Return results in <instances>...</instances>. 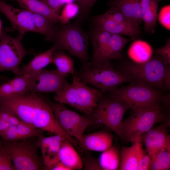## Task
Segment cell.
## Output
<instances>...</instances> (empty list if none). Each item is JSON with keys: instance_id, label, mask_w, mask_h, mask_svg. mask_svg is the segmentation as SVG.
Returning <instances> with one entry per match:
<instances>
[{"instance_id": "cell-1", "label": "cell", "mask_w": 170, "mask_h": 170, "mask_svg": "<svg viewBox=\"0 0 170 170\" xmlns=\"http://www.w3.org/2000/svg\"><path fill=\"white\" fill-rule=\"evenodd\" d=\"M0 106L12 110L20 120L30 126L55 134L60 135L77 147V141L61 129L51 107L37 93H30L18 96L0 97Z\"/></svg>"}, {"instance_id": "cell-2", "label": "cell", "mask_w": 170, "mask_h": 170, "mask_svg": "<svg viewBox=\"0 0 170 170\" xmlns=\"http://www.w3.org/2000/svg\"><path fill=\"white\" fill-rule=\"evenodd\" d=\"M162 103L132 109L130 116L122 121L120 127V139L125 142L140 141L142 135L156 123L170 118Z\"/></svg>"}, {"instance_id": "cell-3", "label": "cell", "mask_w": 170, "mask_h": 170, "mask_svg": "<svg viewBox=\"0 0 170 170\" xmlns=\"http://www.w3.org/2000/svg\"><path fill=\"white\" fill-rule=\"evenodd\" d=\"M0 12L9 20L22 37L26 32H33L42 34L46 40L53 42L58 27L48 19L27 10L14 7L2 0H0Z\"/></svg>"}, {"instance_id": "cell-4", "label": "cell", "mask_w": 170, "mask_h": 170, "mask_svg": "<svg viewBox=\"0 0 170 170\" xmlns=\"http://www.w3.org/2000/svg\"><path fill=\"white\" fill-rule=\"evenodd\" d=\"M73 75L85 84L98 88L103 95L123 83L133 81L124 73L115 69L110 61L97 65H92L88 61L82 63Z\"/></svg>"}, {"instance_id": "cell-5", "label": "cell", "mask_w": 170, "mask_h": 170, "mask_svg": "<svg viewBox=\"0 0 170 170\" xmlns=\"http://www.w3.org/2000/svg\"><path fill=\"white\" fill-rule=\"evenodd\" d=\"M161 58H151L144 63H126L123 66V73L137 82L155 88L170 90V70Z\"/></svg>"}, {"instance_id": "cell-6", "label": "cell", "mask_w": 170, "mask_h": 170, "mask_svg": "<svg viewBox=\"0 0 170 170\" xmlns=\"http://www.w3.org/2000/svg\"><path fill=\"white\" fill-rule=\"evenodd\" d=\"M81 24L76 21L58 27L53 42L55 50H66L84 63L89 58L88 47L90 34L82 28Z\"/></svg>"}, {"instance_id": "cell-7", "label": "cell", "mask_w": 170, "mask_h": 170, "mask_svg": "<svg viewBox=\"0 0 170 170\" xmlns=\"http://www.w3.org/2000/svg\"><path fill=\"white\" fill-rule=\"evenodd\" d=\"M131 106L128 103L117 99L107 92L88 114L84 116L93 124H103L113 131L120 139V127L124 116Z\"/></svg>"}, {"instance_id": "cell-8", "label": "cell", "mask_w": 170, "mask_h": 170, "mask_svg": "<svg viewBox=\"0 0 170 170\" xmlns=\"http://www.w3.org/2000/svg\"><path fill=\"white\" fill-rule=\"evenodd\" d=\"M103 95L99 90L88 86L73 75L72 83L55 94L54 99L57 102L69 105L87 115L96 106Z\"/></svg>"}, {"instance_id": "cell-9", "label": "cell", "mask_w": 170, "mask_h": 170, "mask_svg": "<svg viewBox=\"0 0 170 170\" xmlns=\"http://www.w3.org/2000/svg\"><path fill=\"white\" fill-rule=\"evenodd\" d=\"M0 142L10 156L16 170H45L42 157L38 153L37 137Z\"/></svg>"}, {"instance_id": "cell-10", "label": "cell", "mask_w": 170, "mask_h": 170, "mask_svg": "<svg viewBox=\"0 0 170 170\" xmlns=\"http://www.w3.org/2000/svg\"><path fill=\"white\" fill-rule=\"evenodd\" d=\"M130 82L108 92L114 98L129 104L131 109L163 103L165 95L161 91L134 80Z\"/></svg>"}, {"instance_id": "cell-11", "label": "cell", "mask_w": 170, "mask_h": 170, "mask_svg": "<svg viewBox=\"0 0 170 170\" xmlns=\"http://www.w3.org/2000/svg\"><path fill=\"white\" fill-rule=\"evenodd\" d=\"M52 108L55 118L63 130L69 136L76 139L82 146L84 132L92 122L84 115H81L67 108L65 104L54 102L43 97Z\"/></svg>"}, {"instance_id": "cell-12", "label": "cell", "mask_w": 170, "mask_h": 170, "mask_svg": "<svg viewBox=\"0 0 170 170\" xmlns=\"http://www.w3.org/2000/svg\"><path fill=\"white\" fill-rule=\"evenodd\" d=\"M6 31L3 29L0 36V72L10 71L16 75L23 59L29 53L21 43V37H12Z\"/></svg>"}, {"instance_id": "cell-13", "label": "cell", "mask_w": 170, "mask_h": 170, "mask_svg": "<svg viewBox=\"0 0 170 170\" xmlns=\"http://www.w3.org/2000/svg\"><path fill=\"white\" fill-rule=\"evenodd\" d=\"M68 76L57 69H42L32 75L31 93H59L70 85L67 79Z\"/></svg>"}, {"instance_id": "cell-14", "label": "cell", "mask_w": 170, "mask_h": 170, "mask_svg": "<svg viewBox=\"0 0 170 170\" xmlns=\"http://www.w3.org/2000/svg\"><path fill=\"white\" fill-rule=\"evenodd\" d=\"M161 122L159 126L143 134L140 138L141 142H144L151 159L162 149L170 150V136L168 133L170 118Z\"/></svg>"}, {"instance_id": "cell-15", "label": "cell", "mask_w": 170, "mask_h": 170, "mask_svg": "<svg viewBox=\"0 0 170 170\" xmlns=\"http://www.w3.org/2000/svg\"><path fill=\"white\" fill-rule=\"evenodd\" d=\"M93 48L91 61L93 65H97L110 60L112 34L100 29L90 27L89 31Z\"/></svg>"}, {"instance_id": "cell-16", "label": "cell", "mask_w": 170, "mask_h": 170, "mask_svg": "<svg viewBox=\"0 0 170 170\" xmlns=\"http://www.w3.org/2000/svg\"><path fill=\"white\" fill-rule=\"evenodd\" d=\"M89 21L90 27L103 30L111 34L128 36L132 39L137 38L140 33L139 27L119 23L105 13L92 17Z\"/></svg>"}, {"instance_id": "cell-17", "label": "cell", "mask_w": 170, "mask_h": 170, "mask_svg": "<svg viewBox=\"0 0 170 170\" xmlns=\"http://www.w3.org/2000/svg\"><path fill=\"white\" fill-rule=\"evenodd\" d=\"M65 139L59 134L48 137L43 135L37 137L38 144L42 153L45 170H51L52 166L59 161V151L61 144Z\"/></svg>"}, {"instance_id": "cell-18", "label": "cell", "mask_w": 170, "mask_h": 170, "mask_svg": "<svg viewBox=\"0 0 170 170\" xmlns=\"http://www.w3.org/2000/svg\"><path fill=\"white\" fill-rule=\"evenodd\" d=\"M45 131L33 127L22 121L18 124L10 126L7 129L0 133L1 140L16 141L44 135Z\"/></svg>"}, {"instance_id": "cell-19", "label": "cell", "mask_w": 170, "mask_h": 170, "mask_svg": "<svg viewBox=\"0 0 170 170\" xmlns=\"http://www.w3.org/2000/svg\"><path fill=\"white\" fill-rule=\"evenodd\" d=\"M32 82L31 75H16L0 86V97L20 96L31 93Z\"/></svg>"}, {"instance_id": "cell-20", "label": "cell", "mask_w": 170, "mask_h": 170, "mask_svg": "<svg viewBox=\"0 0 170 170\" xmlns=\"http://www.w3.org/2000/svg\"><path fill=\"white\" fill-rule=\"evenodd\" d=\"M114 136L105 131L83 135L82 147L85 150L103 151L112 145Z\"/></svg>"}, {"instance_id": "cell-21", "label": "cell", "mask_w": 170, "mask_h": 170, "mask_svg": "<svg viewBox=\"0 0 170 170\" xmlns=\"http://www.w3.org/2000/svg\"><path fill=\"white\" fill-rule=\"evenodd\" d=\"M68 140L62 142L58 153L59 161L72 170H81L83 167L82 158Z\"/></svg>"}, {"instance_id": "cell-22", "label": "cell", "mask_w": 170, "mask_h": 170, "mask_svg": "<svg viewBox=\"0 0 170 170\" xmlns=\"http://www.w3.org/2000/svg\"><path fill=\"white\" fill-rule=\"evenodd\" d=\"M55 49L53 46L47 51L35 56L26 65H23L19 69L18 74L34 75L38 73L43 69L53 63V55Z\"/></svg>"}, {"instance_id": "cell-23", "label": "cell", "mask_w": 170, "mask_h": 170, "mask_svg": "<svg viewBox=\"0 0 170 170\" xmlns=\"http://www.w3.org/2000/svg\"><path fill=\"white\" fill-rule=\"evenodd\" d=\"M14 0L23 9L42 15L54 23L60 21V15L52 10L42 0Z\"/></svg>"}, {"instance_id": "cell-24", "label": "cell", "mask_w": 170, "mask_h": 170, "mask_svg": "<svg viewBox=\"0 0 170 170\" xmlns=\"http://www.w3.org/2000/svg\"><path fill=\"white\" fill-rule=\"evenodd\" d=\"M132 143L131 146H123L122 147L118 170H137L139 153L142 144L140 141Z\"/></svg>"}, {"instance_id": "cell-25", "label": "cell", "mask_w": 170, "mask_h": 170, "mask_svg": "<svg viewBox=\"0 0 170 170\" xmlns=\"http://www.w3.org/2000/svg\"><path fill=\"white\" fill-rule=\"evenodd\" d=\"M160 0H141L142 20L144 28L150 33H153L156 26L158 5Z\"/></svg>"}, {"instance_id": "cell-26", "label": "cell", "mask_w": 170, "mask_h": 170, "mask_svg": "<svg viewBox=\"0 0 170 170\" xmlns=\"http://www.w3.org/2000/svg\"><path fill=\"white\" fill-rule=\"evenodd\" d=\"M128 53L129 58L133 62L141 64L148 61L151 58L153 49L147 42L137 40L132 43Z\"/></svg>"}, {"instance_id": "cell-27", "label": "cell", "mask_w": 170, "mask_h": 170, "mask_svg": "<svg viewBox=\"0 0 170 170\" xmlns=\"http://www.w3.org/2000/svg\"><path fill=\"white\" fill-rule=\"evenodd\" d=\"M102 170L118 169L120 163V152L115 146H111L103 151L99 159Z\"/></svg>"}, {"instance_id": "cell-28", "label": "cell", "mask_w": 170, "mask_h": 170, "mask_svg": "<svg viewBox=\"0 0 170 170\" xmlns=\"http://www.w3.org/2000/svg\"><path fill=\"white\" fill-rule=\"evenodd\" d=\"M53 63H54L58 71L64 75L71 74L74 73L75 62L63 50H55L53 53Z\"/></svg>"}, {"instance_id": "cell-29", "label": "cell", "mask_w": 170, "mask_h": 170, "mask_svg": "<svg viewBox=\"0 0 170 170\" xmlns=\"http://www.w3.org/2000/svg\"><path fill=\"white\" fill-rule=\"evenodd\" d=\"M170 168V150H162L151 158L149 170H168Z\"/></svg>"}, {"instance_id": "cell-30", "label": "cell", "mask_w": 170, "mask_h": 170, "mask_svg": "<svg viewBox=\"0 0 170 170\" xmlns=\"http://www.w3.org/2000/svg\"><path fill=\"white\" fill-rule=\"evenodd\" d=\"M107 4L110 6H113L116 8L124 14L128 20L134 26L133 24V0H113L108 2Z\"/></svg>"}, {"instance_id": "cell-31", "label": "cell", "mask_w": 170, "mask_h": 170, "mask_svg": "<svg viewBox=\"0 0 170 170\" xmlns=\"http://www.w3.org/2000/svg\"><path fill=\"white\" fill-rule=\"evenodd\" d=\"M75 0L79 7L76 21L82 24L88 19L93 7L97 0Z\"/></svg>"}, {"instance_id": "cell-32", "label": "cell", "mask_w": 170, "mask_h": 170, "mask_svg": "<svg viewBox=\"0 0 170 170\" xmlns=\"http://www.w3.org/2000/svg\"><path fill=\"white\" fill-rule=\"evenodd\" d=\"M79 7L76 4L70 3L65 4L60 15V22L63 24H67L70 20L77 16Z\"/></svg>"}, {"instance_id": "cell-33", "label": "cell", "mask_w": 170, "mask_h": 170, "mask_svg": "<svg viewBox=\"0 0 170 170\" xmlns=\"http://www.w3.org/2000/svg\"><path fill=\"white\" fill-rule=\"evenodd\" d=\"M0 170H16L10 156L0 142Z\"/></svg>"}, {"instance_id": "cell-34", "label": "cell", "mask_w": 170, "mask_h": 170, "mask_svg": "<svg viewBox=\"0 0 170 170\" xmlns=\"http://www.w3.org/2000/svg\"><path fill=\"white\" fill-rule=\"evenodd\" d=\"M0 120L6 121L11 126L17 124L21 121L12 110L3 106H0Z\"/></svg>"}, {"instance_id": "cell-35", "label": "cell", "mask_w": 170, "mask_h": 170, "mask_svg": "<svg viewBox=\"0 0 170 170\" xmlns=\"http://www.w3.org/2000/svg\"><path fill=\"white\" fill-rule=\"evenodd\" d=\"M146 152L147 151L143 148L142 144L140 147L139 153L137 170L149 169L151 159Z\"/></svg>"}, {"instance_id": "cell-36", "label": "cell", "mask_w": 170, "mask_h": 170, "mask_svg": "<svg viewBox=\"0 0 170 170\" xmlns=\"http://www.w3.org/2000/svg\"><path fill=\"white\" fill-rule=\"evenodd\" d=\"M105 13L115 20L119 23L128 25L134 26L128 20L118 9L113 6H110L109 9Z\"/></svg>"}, {"instance_id": "cell-37", "label": "cell", "mask_w": 170, "mask_h": 170, "mask_svg": "<svg viewBox=\"0 0 170 170\" xmlns=\"http://www.w3.org/2000/svg\"><path fill=\"white\" fill-rule=\"evenodd\" d=\"M83 167L85 170H102L99 159L90 155H87L82 158Z\"/></svg>"}, {"instance_id": "cell-38", "label": "cell", "mask_w": 170, "mask_h": 170, "mask_svg": "<svg viewBox=\"0 0 170 170\" xmlns=\"http://www.w3.org/2000/svg\"><path fill=\"white\" fill-rule=\"evenodd\" d=\"M170 6L169 5L163 7L158 15V20L161 25L166 29H170Z\"/></svg>"}, {"instance_id": "cell-39", "label": "cell", "mask_w": 170, "mask_h": 170, "mask_svg": "<svg viewBox=\"0 0 170 170\" xmlns=\"http://www.w3.org/2000/svg\"><path fill=\"white\" fill-rule=\"evenodd\" d=\"M133 25L139 27L142 21L141 0H133Z\"/></svg>"}, {"instance_id": "cell-40", "label": "cell", "mask_w": 170, "mask_h": 170, "mask_svg": "<svg viewBox=\"0 0 170 170\" xmlns=\"http://www.w3.org/2000/svg\"><path fill=\"white\" fill-rule=\"evenodd\" d=\"M154 53L159 55L165 63L170 65V40H168L167 43L163 47L155 49Z\"/></svg>"}, {"instance_id": "cell-41", "label": "cell", "mask_w": 170, "mask_h": 170, "mask_svg": "<svg viewBox=\"0 0 170 170\" xmlns=\"http://www.w3.org/2000/svg\"><path fill=\"white\" fill-rule=\"evenodd\" d=\"M45 3L49 8L58 14L65 4L62 0H46Z\"/></svg>"}, {"instance_id": "cell-42", "label": "cell", "mask_w": 170, "mask_h": 170, "mask_svg": "<svg viewBox=\"0 0 170 170\" xmlns=\"http://www.w3.org/2000/svg\"><path fill=\"white\" fill-rule=\"evenodd\" d=\"M51 170H70L69 168L66 166L60 161H59L54 164L52 167Z\"/></svg>"}, {"instance_id": "cell-43", "label": "cell", "mask_w": 170, "mask_h": 170, "mask_svg": "<svg viewBox=\"0 0 170 170\" xmlns=\"http://www.w3.org/2000/svg\"><path fill=\"white\" fill-rule=\"evenodd\" d=\"M10 126L6 121L0 120V133L5 131Z\"/></svg>"}, {"instance_id": "cell-44", "label": "cell", "mask_w": 170, "mask_h": 170, "mask_svg": "<svg viewBox=\"0 0 170 170\" xmlns=\"http://www.w3.org/2000/svg\"><path fill=\"white\" fill-rule=\"evenodd\" d=\"M74 0H62L63 2L65 4L69 3H72Z\"/></svg>"}, {"instance_id": "cell-45", "label": "cell", "mask_w": 170, "mask_h": 170, "mask_svg": "<svg viewBox=\"0 0 170 170\" xmlns=\"http://www.w3.org/2000/svg\"><path fill=\"white\" fill-rule=\"evenodd\" d=\"M2 30L3 29H2V22L0 18V36L2 34Z\"/></svg>"}, {"instance_id": "cell-46", "label": "cell", "mask_w": 170, "mask_h": 170, "mask_svg": "<svg viewBox=\"0 0 170 170\" xmlns=\"http://www.w3.org/2000/svg\"><path fill=\"white\" fill-rule=\"evenodd\" d=\"M42 1H43V2H44L45 3H46V0H42Z\"/></svg>"}]
</instances>
